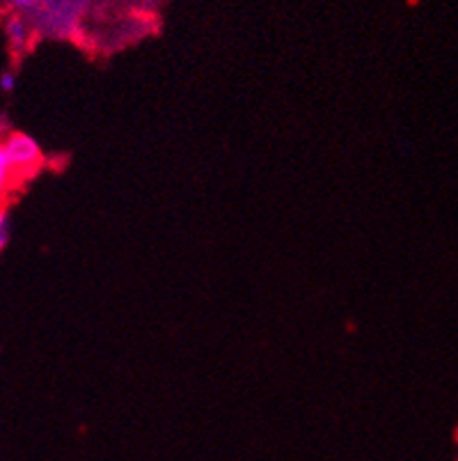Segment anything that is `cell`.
<instances>
[{"mask_svg": "<svg viewBox=\"0 0 458 461\" xmlns=\"http://www.w3.org/2000/svg\"><path fill=\"white\" fill-rule=\"evenodd\" d=\"M90 0H37L31 14L35 31L53 37H69L78 31Z\"/></svg>", "mask_w": 458, "mask_h": 461, "instance_id": "cell-1", "label": "cell"}, {"mask_svg": "<svg viewBox=\"0 0 458 461\" xmlns=\"http://www.w3.org/2000/svg\"><path fill=\"white\" fill-rule=\"evenodd\" d=\"M3 148H5L7 158L14 166V173H23V170H32L41 163V149L37 145V140L28 133L12 131L7 133L5 140H3Z\"/></svg>", "mask_w": 458, "mask_h": 461, "instance_id": "cell-2", "label": "cell"}, {"mask_svg": "<svg viewBox=\"0 0 458 461\" xmlns=\"http://www.w3.org/2000/svg\"><path fill=\"white\" fill-rule=\"evenodd\" d=\"M3 31H5L7 44H10L12 51H25L32 40L35 26H32V21L25 14H16V12H12V14L5 19Z\"/></svg>", "mask_w": 458, "mask_h": 461, "instance_id": "cell-3", "label": "cell"}, {"mask_svg": "<svg viewBox=\"0 0 458 461\" xmlns=\"http://www.w3.org/2000/svg\"><path fill=\"white\" fill-rule=\"evenodd\" d=\"M12 177H14V166L10 163L5 148H3V142H0V193L10 186Z\"/></svg>", "mask_w": 458, "mask_h": 461, "instance_id": "cell-4", "label": "cell"}, {"mask_svg": "<svg viewBox=\"0 0 458 461\" xmlns=\"http://www.w3.org/2000/svg\"><path fill=\"white\" fill-rule=\"evenodd\" d=\"M10 230H12L10 216H7V212L0 209V253L7 249V244H10Z\"/></svg>", "mask_w": 458, "mask_h": 461, "instance_id": "cell-5", "label": "cell"}, {"mask_svg": "<svg viewBox=\"0 0 458 461\" xmlns=\"http://www.w3.org/2000/svg\"><path fill=\"white\" fill-rule=\"evenodd\" d=\"M7 5L16 14H31L32 7L37 5V0H7Z\"/></svg>", "mask_w": 458, "mask_h": 461, "instance_id": "cell-6", "label": "cell"}, {"mask_svg": "<svg viewBox=\"0 0 458 461\" xmlns=\"http://www.w3.org/2000/svg\"><path fill=\"white\" fill-rule=\"evenodd\" d=\"M14 87H16V74H14V71H12V69L3 71V74H0V90L14 92Z\"/></svg>", "mask_w": 458, "mask_h": 461, "instance_id": "cell-7", "label": "cell"}]
</instances>
